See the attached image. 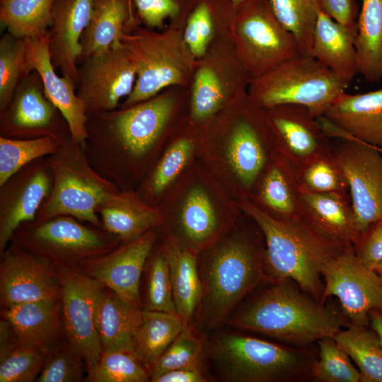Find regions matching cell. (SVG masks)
<instances>
[{"mask_svg":"<svg viewBox=\"0 0 382 382\" xmlns=\"http://www.w3.org/2000/svg\"><path fill=\"white\" fill-rule=\"evenodd\" d=\"M141 312L139 306L101 285L96 296V322L103 352H133Z\"/></svg>","mask_w":382,"mask_h":382,"instance_id":"cell-22","label":"cell"},{"mask_svg":"<svg viewBox=\"0 0 382 382\" xmlns=\"http://www.w3.org/2000/svg\"><path fill=\"white\" fill-rule=\"evenodd\" d=\"M59 141L54 135L25 140L0 138V185L28 163L54 152Z\"/></svg>","mask_w":382,"mask_h":382,"instance_id":"cell-38","label":"cell"},{"mask_svg":"<svg viewBox=\"0 0 382 382\" xmlns=\"http://www.w3.org/2000/svg\"><path fill=\"white\" fill-rule=\"evenodd\" d=\"M95 0H55L47 32L51 59L76 84L81 38L91 17Z\"/></svg>","mask_w":382,"mask_h":382,"instance_id":"cell-18","label":"cell"},{"mask_svg":"<svg viewBox=\"0 0 382 382\" xmlns=\"http://www.w3.org/2000/svg\"><path fill=\"white\" fill-rule=\"evenodd\" d=\"M173 31L157 33L142 28L124 32L120 39L136 66L137 78L124 103L131 107L154 97L163 88L185 81L190 64Z\"/></svg>","mask_w":382,"mask_h":382,"instance_id":"cell-7","label":"cell"},{"mask_svg":"<svg viewBox=\"0 0 382 382\" xmlns=\"http://www.w3.org/2000/svg\"><path fill=\"white\" fill-rule=\"evenodd\" d=\"M377 148V147H376ZM381 152H382V149L381 148H377Z\"/></svg>","mask_w":382,"mask_h":382,"instance_id":"cell-58","label":"cell"},{"mask_svg":"<svg viewBox=\"0 0 382 382\" xmlns=\"http://www.w3.org/2000/svg\"><path fill=\"white\" fill-rule=\"evenodd\" d=\"M60 297L57 274L51 265L20 248L4 254L0 265V298L4 308Z\"/></svg>","mask_w":382,"mask_h":382,"instance_id":"cell-14","label":"cell"},{"mask_svg":"<svg viewBox=\"0 0 382 382\" xmlns=\"http://www.w3.org/2000/svg\"><path fill=\"white\" fill-rule=\"evenodd\" d=\"M54 269L60 285L65 336L90 368L103 352L96 322V296L102 284L77 268Z\"/></svg>","mask_w":382,"mask_h":382,"instance_id":"cell-11","label":"cell"},{"mask_svg":"<svg viewBox=\"0 0 382 382\" xmlns=\"http://www.w3.org/2000/svg\"><path fill=\"white\" fill-rule=\"evenodd\" d=\"M213 21L209 4L202 1L190 13L184 33V42L190 54L200 57L206 52L212 37Z\"/></svg>","mask_w":382,"mask_h":382,"instance_id":"cell-47","label":"cell"},{"mask_svg":"<svg viewBox=\"0 0 382 382\" xmlns=\"http://www.w3.org/2000/svg\"><path fill=\"white\" fill-rule=\"evenodd\" d=\"M204 357V339L192 325H187L161 355L149 375L151 381L158 376L175 369H202Z\"/></svg>","mask_w":382,"mask_h":382,"instance_id":"cell-37","label":"cell"},{"mask_svg":"<svg viewBox=\"0 0 382 382\" xmlns=\"http://www.w3.org/2000/svg\"><path fill=\"white\" fill-rule=\"evenodd\" d=\"M242 207L265 236L263 262L268 281L290 279L322 303L323 270L345 246L329 240L313 226L298 220L275 219L250 203H244Z\"/></svg>","mask_w":382,"mask_h":382,"instance_id":"cell-3","label":"cell"},{"mask_svg":"<svg viewBox=\"0 0 382 382\" xmlns=\"http://www.w3.org/2000/svg\"><path fill=\"white\" fill-rule=\"evenodd\" d=\"M83 358L67 340L47 353L43 368L35 381L79 382L83 374Z\"/></svg>","mask_w":382,"mask_h":382,"instance_id":"cell-42","label":"cell"},{"mask_svg":"<svg viewBox=\"0 0 382 382\" xmlns=\"http://www.w3.org/2000/svg\"><path fill=\"white\" fill-rule=\"evenodd\" d=\"M222 225L204 189L193 187L187 194L168 240L197 254L215 243Z\"/></svg>","mask_w":382,"mask_h":382,"instance_id":"cell-21","label":"cell"},{"mask_svg":"<svg viewBox=\"0 0 382 382\" xmlns=\"http://www.w3.org/2000/svg\"><path fill=\"white\" fill-rule=\"evenodd\" d=\"M354 45L359 74L369 82L382 80V0H362Z\"/></svg>","mask_w":382,"mask_h":382,"instance_id":"cell-30","label":"cell"},{"mask_svg":"<svg viewBox=\"0 0 382 382\" xmlns=\"http://www.w3.org/2000/svg\"><path fill=\"white\" fill-rule=\"evenodd\" d=\"M333 338L356 363L361 382H382V345L372 328L351 325Z\"/></svg>","mask_w":382,"mask_h":382,"instance_id":"cell-33","label":"cell"},{"mask_svg":"<svg viewBox=\"0 0 382 382\" xmlns=\"http://www.w3.org/2000/svg\"><path fill=\"white\" fill-rule=\"evenodd\" d=\"M228 1H230L233 4V5L236 6L245 0H228Z\"/></svg>","mask_w":382,"mask_h":382,"instance_id":"cell-57","label":"cell"},{"mask_svg":"<svg viewBox=\"0 0 382 382\" xmlns=\"http://www.w3.org/2000/svg\"><path fill=\"white\" fill-rule=\"evenodd\" d=\"M155 239V232L151 229L109 254L83 262L79 270L139 306L140 278Z\"/></svg>","mask_w":382,"mask_h":382,"instance_id":"cell-15","label":"cell"},{"mask_svg":"<svg viewBox=\"0 0 382 382\" xmlns=\"http://www.w3.org/2000/svg\"><path fill=\"white\" fill-rule=\"evenodd\" d=\"M53 169L54 185L45 218L70 215L99 226L96 209L112 193L110 185L72 161H59Z\"/></svg>","mask_w":382,"mask_h":382,"instance_id":"cell-13","label":"cell"},{"mask_svg":"<svg viewBox=\"0 0 382 382\" xmlns=\"http://www.w3.org/2000/svg\"><path fill=\"white\" fill-rule=\"evenodd\" d=\"M354 38L347 28L320 9L313 35L311 55L351 82L359 74Z\"/></svg>","mask_w":382,"mask_h":382,"instance_id":"cell-23","label":"cell"},{"mask_svg":"<svg viewBox=\"0 0 382 382\" xmlns=\"http://www.w3.org/2000/svg\"><path fill=\"white\" fill-rule=\"evenodd\" d=\"M374 225L357 253L364 265L372 270L382 262V220Z\"/></svg>","mask_w":382,"mask_h":382,"instance_id":"cell-52","label":"cell"},{"mask_svg":"<svg viewBox=\"0 0 382 382\" xmlns=\"http://www.w3.org/2000/svg\"><path fill=\"white\" fill-rule=\"evenodd\" d=\"M105 228L124 241H132L161 221L154 209L140 204L129 195L111 193L100 205Z\"/></svg>","mask_w":382,"mask_h":382,"instance_id":"cell-28","label":"cell"},{"mask_svg":"<svg viewBox=\"0 0 382 382\" xmlns=\"http://www.w3.org/2000/svg\"><path fill=\"white\" fill-rule=\"evenodd\" d=\"M131 1H132V0H130Z\"/></svg>","mask_w":382,"mask_h":382,"instance_id":"cell-59","label":"cell"},{"mask_svg":"<svg viewBox=\"0 0 382 382\" xmlns=\"http://www.w3.org/2000/svg\"><path fill=\"white\" fill-rule=\"evenodd\" d=\"M232 16L241 62L252 79L300 54L295 37L277 20L268 0L233 5Z\"/></svg>","mask_w":382,"mask_h":382,"instance_id":"cell-6","label":"cell"},{"mask_svg":"<svg viewBox=\"0 0 382 382\" xmlns=\"http://www.w3.org/2000/svg\"><path fill=\"white\" fill-rule=\"evenodd\" d=\"M25 69L28 74L35 71L40 76L47 98L65 119L75 143H83L88 137L87 109L75 92L76 82L68 76L57 74L52 64L48 36L24 38Z\"/></svg>","mask_w":382,"mask_h":382,"instance_id":"cell-16","label":"cell"},{"mask_svg":"<svg viewBox=\"0 0 382 382\" xmlns=\"http://www.w3.org/2000/svg\"><path fill=\"white\" fill-rule=\"evenodd\" d=\"M89 382H148L149 371L133 352H103L98 361L87 369Z\"/></svg>","mask_w":382,"mask_h":382,"instance_id":"cell-39","label":"cell"},{"mask_svg":"<svg viewBox=\"0 0 382 382\" xmlns=\"http://www.w3.org/2000/svg\"><path fill=\"white\" fill-rule=\"evenodd\" d=\"M29 243L35 255L53 268H77L83 262L106 253L110 247L97 233L65 216L37 227Z\"/></svg>","mask_w":382,"mask_h":382,"instance_id":"cell-12","label":"cell"},{"mask_svg":"<svg viewBox=\"0 0 382 382\" xmlns=\"http://www.w3.org/2000/svg\"><path fill=\"white\" fill-rule=\"evenodd\" d=\"M209 378L202 369H175L158 376L152 382H207Z\"/></svg>","mask_w":382,"mask_h":382,"instance_id":"cell-53","label":"cell"},{"mask_svg":"<svg viewBox=\"0 0 382 382\" xmlns=\"http://www.w3.org/2000/svg\"><path fill=\"white\" fill-rule=\"evenodd\" d=\"M222 85L216 72L209 67L200 68L195 77L192 110L195 119H204L212 115L223 100Z\"/></svg>","mask_w":382,"mask_h":382,"instance_id":"cell-45","label":"cell"},{"mask_svg":"<svg viewBox=\"0 0 382 382\" xmlns=\"http://www.w3.org/2000/svg\"><path fill=\"white\" fill-rule=\"evenodd\" d=\"M339 174L328 162L320 160L313 163L306 170L304 180L312 192H337L344 185Z\"/></svg>","mask_w":382,"mask_h":382,"instance_id":"cell-50","label":"cell"},{"mask_svg":"<svg viewBox=\"0 0 382 382\" xmlns=\"http://www.w3.org/2000/svg\"><path fill=\"white\" fill-rule=\"evenodd\" d=\"M191 141L182 139L172 144L165 153L151 179V189L155 193L164 190L178 176L193 153Z\"/></svg>","mask_w":382,"mask_h":382,"instance_id":"cell-46","label":"cell"},{"mask_svg":"<svg viewBox=\"0 0 382 382\" xmlns=\"http://www.w3.org/2000/svg\"><path fill=\"white\" fill-rule=\"evenodd\" d=\"M369 324L377 333L382 345V313L374 309L369 312Z\"/></svg>","mask_w":382,"mask_h":382,"instance_id":"cell-55","label":"cell"},{"mask_svg":"<svg viewBox=\"0 0 382 382\" xmlns=\"http://www.w3.org/2000/svg\"><path fill=\"white\" fill-rule=\"evenodd\" d=\"M139 18L150 28H162L168 18L176 17L180 11L176 0H132Z\"/></svg>","mask_w":382,"mask_h":382,"instance_id":"cell-49","label":"cell"},{"mask_svg":"<svg viewBox=\"0 0 382 382\" xmlns=\"http://www.w3.org/2000/svg\"><path fill=\"white\" fill-rule=\"evenodd\" d=\"M320 8L356 35L358 8L354 0H319Z\"/></svg>","mask_w":382,"mask_h":382,"instance_id":"cell-51","label":"cell"},{"mask_svg":"<svg viewBox=\"0 0 382 382\" xmlns=\"http://www.w3.org/2000/svg\"><path fill=\"white\" fill-rule=\"evenodd\" d=\"M209 248L202 258L197 255L202 292L192 321L204 331L224 325L247 294L268 281L263 257L243 236L233 234Z\"/></svg>","mask_w":382,"mask_h":382,"instance_id":"cell-2","label":"cell"},{"mask_svg":"<svg viewBox=\"0 0 382 382\" xmlns=\"http://www.w3.org/2000/svg\"><path fill=\"white\" fill-rule=\"evenodd\" d=\"M173 108L174 100L168 96L128 107L115 115L114 131L132 154H143L160 135Z\"/></svg>","mask_w":382,"mask_h":382,"instance_id":"cell-20","label":"cell"},{"mask_svg":"<svg viewBox=\"0 0 382 382\" xmlns=\"http://www.w3.org/2000/svg\"><path fill=\"white\" fill-rule=\"evenodd\" d=\"M39 348L19 345L0 360V382H32L40 375L47 355Z\"/></svg>","mask_w":382,"mask_h":382,"instance_id":"cell-44","label":"cell"},{"mask_svg":"<svg viewBox=\"0 0 382 382\" xmlns=\"http://www.w3.org/2000/svg\"><path fill=\"white\" fill-rule=\"evenodd\" d=\"M20 342L11 324L6 320L0 323V360L12 352Z\"/></svg>","mask_w":382,"mask_h":382,"instance_id":"cell-54","label":"cell"},{"mask_svg":"<svg viewBox=\"0 0 382 382\" xmlns=\"http://www.w3.org/2000/svg\"><path fill=\"white\" fill-rule=\"evenodd\" d=\"M345 140L337 153V165L349 187L357 231L361 235L382 220V152L355 139Z\"/></svg>","mask_w":382,"mask_h":382,"instance_id":"cell-10","label":"cell"},{"mask_svg":"<svg viewBox=\"0 0 382 382\" xmlns=\"http://www.w3.org/2000/svg\"><path fill=\"white\" fill-rule=\"evenodd\" d=\"M55 0H0V21L8 33L19 37L45 35Z\"/></svg>","mask_w":382,"mask_h":382,"instance_id":"cell-34","label":"cell"},{"mask_svg":"<svg viewBox=\"0 0 382 382\" xmlns=\"http://www.w3.org/2000/svg\"><path fill=\"white\" fill-rule=\"evenodd\" d=\"M373 270L376 272L382 278V262L376 265Z\"/></svg>","mask_w":382,"mask_h":382,"instance_id":"cell-56","label":"cell"},{"mask_svg":"<svg viewBox=\"0 0 382 382\" xmlns=\"http://www.w3.org/2000/svg\"><path fill=\"white\" fill-rule=\"evenodd\" d=\"M49 186L47 175L42 170H37L28 176L4 203L0 216L1 253L18 226L34 219Z\"/></svg>","mask_w":382,"mask_h":382,"instance_id":"cell-32","label":"cell"},{"mask_svg":"<svg viewBox=\"0 0 382 382\" xmlns=\"http://www.w3.org/2000/svg\"><path fill=\"white\" fill-rule=\"evenodd\" d=\"M250 82V98L256 105L267 108L299 105L316 118L325 114L350 83L312 55L301 54Z\"/></svg>","mask_w":382,"mask_h":382,"instance_id":"cell-5","label":"cell"},{"mask_svg":"<svg viewBox=\"0 0 382 382\" xmlns=\"http://www.w3.org/2000/svg\"><path fill=\"white\" fill-rule=\"evenodd\" d=\"M2 313L21 345L48 352L65 334L61 297L13 305Z\"/></svg>","mask_w":382,"mask_h":382,"instance_id":"cell-19","label":"cell"},{"mask_svg":"<svg viewBox=\"0 0 382 382\" xmlns=\"http://www.w3.org/2000/svg\"><path fill=\"white\" fill-rule=\"evenodd\" d=\"M270 109L274 110L272 125L289 149L301 157L313 154L324 134L318 119L299 105H281Z\"/></svg>","mask_w":382,"mask_h":382,"instance_id":"cell-31","label":"cell"},{"mask_svg":"<svg viewBox=\"0 0 382 382\" xmlns=\"http://www.w3.org/2000/svg\"><path fill=\"white\" fill-rule=\"evenodd\" d=\"M302 200L311 219V226L329 240L347 245L357 239L352 209L337 192H305Z\"/></svg>","mask_w":382,"mask_h":382,"instance_id":"cell-25","label":"cell"},{"mask_svg":"<svg viewBox=\"0 0 382 382\" xmlns=\"http://www.w3.org/2000/svg\"><path fill=\"white\" fill-rule=\"evenodd\" d=\"M262 198L273 210L288 215L294 211V202L286 181L278 168L267 174L262 187Z\"/></svg>","mask_w":382,"mask_h":382,"instance_id":"cell-48","label":"cell"},{"mask_svg":"<svg viewBox=\"0 0 382 382\" xmlns=\"http://www.w3.org/2000/svg\"><path fill=\"white\" fill-rule=\"evenodd\" d=\"M24 39L8 33L0 40V106L4 110L17 88L28 76Z\"/></svg>","mask_w":382,"mask_h":382,"instance_id":"cell-40","label":"cell"},{"mask_svg":"<svg viewBox=\"0 0 382 382\" xmlns=\"http://www.w3.org/2000/svg\"><path fill=\"white\" fill-rule=\"evenodd\" d=\"M229 163L240 180L250 186L265 163V154L255 127L247 120L233 129L227 148Z\"/></svg>","mask_w":382,"mask_h":382,"instance_id":"cell-35","label":"cell"},{"mask_svg":"<svg viewBox=\"0 0 382 382\" xmlns=\"http://www.w3.org/2000/svg\"><path fill=\"white\" fill-rule=\"evenodd\" d=\"M322 276V303L336 296L350 325L366 327L371 310L382 313V278L364 265L351 244L327 263Z\"/></svg>","mask_w":382,"mask_h":382,"instance_id":"cell-8","label":"cell"},{"mask_svg":"<svg viewBox=\"0 0 382 382\" xmlns=\"http://www.w3.org/2000/svg\"><path fill=\"white\" fill-rule=\"evenodd\" d=\"M206 357L224 382H283L311 376L304 352L236 332L204 338Z\"/></svg>","mask_w":382,"mask_h":382,"instance_id":"cell-4","label":"cell"},{"mask_svg":"<svg viewBox=\"0 0 382 382\" xmlns=\"http://www.w3.org/2000/svg\"><path fill=\"white\" fill-rule=\"evenodd\" d=\"M136 78L134 63L119 40L107 51L83 60L78 67L77 96L87 112L110 110L129 96Z\"/></svg>","mask_w":382,"mask_h":382,"instance_id":"cell-9","label":"cell"},{"mask_svg":"<svg viewBox=\"0 0 382 382\" xmlns=\"http://www.w3.org/2000/svg\"><path fill=\"white\" fill-rule=\"evenodd\" d=\"M9 104L7 125L16 131L41 130L50 127L57 110L47 98L35 71L22 81Z\"/></svg>","mask_w":382,"mask_h":382,"instance_id":"cell-27","label":"cell"},{"mask_svg":"<svg viewBox=\"0 0 382 382\" xmlns=\"http://www.w3.org/2000/svg\"><path fill=\"white\" fill-rule=\"evenodd\" d=\"M163 251L169 266L177 314L192 325L201 297L197 253L167 240Z\"/></svg>","mask_w":382,"mask_h":382,"instance_id":"cell-26","label":"cell"},{"mask_svg":"<svg viewBox=\"0 0 382 382\" xmlns=\"http://www.w3.org/2000/svg\"><path fill=\"white\" fill-rule=\"evenodd\" d=\"M186 325L178 314L142 310L134 339L133 353L149 373Z\"/></svg>","mask_w":382,"mask_h":382,"instance_id":"cell-29","label":"cell"},{"mask_svg":"<svg viewBox=\"0 0 382 382\" xmlns=\"http://www.w3.org/2000/svg\"><path fill=\"white\" fill-rule=\"evenodd\" d=\"M281 24L296 38L301 55H311L313 35L321 9L319 0H268Z\"/></svg>","mask_w":382,"mask_h":382,"instance_id":"cell-36","label":"cell"},{"mask_svg":"<svg viewBox=\"0 0 382 382\" xmlns=\"http://www.w3.org/2000/svg\"><path fill=\"white\" fill-rule=\"evenodd\" d=\"M325 134L382 149V88L342 93L323 115Z\"/></svg>","mask_w":382,"mask_h":382,"instance_id":"cell-17","label":"cell"},{"mask_svg":"<svg viewBox=\"0 0 382 382\" xmlns=\"http://www.w3.org/2000/svg\"><path fill=\"white\" fill-rule=\"evenodd\" d=\"M130 0H95L89 23L81 38V60L102 53L120 40L136 18Z\"/></svg>","mask_w":382,"mask_h":382,"instance_id":"cell-24","label":"cell"},{"mask_svg":"<svg viewBox=\"0 0 382 382\" xmlns=\"http://www.w3.org/2000/svg\"><path fill=\"white\" fill-rule=\"evenodd\" d=\"M319 360L311 366V377L321 382H359L360 374L352 364L350 357L332 337L318 341Z\"/></svg>","mask_w":382,"mask_h":382,"instance_id":"cell-41","label":"cell"},{"mask_svg":"<svg viewBox=\"0 0 382 382\" xmlns=\"http://www.w3.org/2000/svg\"><path fill=\"white\" fill-rule=\"evenodd\" d=\"M144 309L177 314L169 266L163 250L158 252L150 264Z\"/></svg>","mask_w":382,"mask_h":382,"instance_id":"cell-43","label":"cell"},{"mask_svg":"<svg viewBox=\"0 0 382 382\" xmlns=\"http://www.w3.org/2000/svg\"><path fill=\"white\" fill-rule=\"evenodd\" d=\"M292 281L272 282V286L236 308L225 324L298 345L333 337L342 327L350 325L342 313L323 307Z\"/></svg>","mask_w":382,"mask_h":382,"instance_id":"cell-1","label":"cell"}]
</instances>
